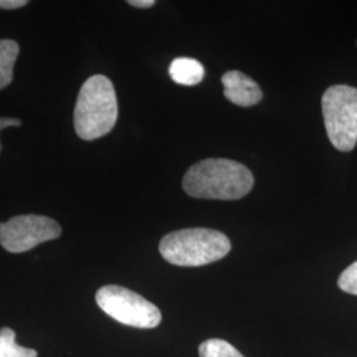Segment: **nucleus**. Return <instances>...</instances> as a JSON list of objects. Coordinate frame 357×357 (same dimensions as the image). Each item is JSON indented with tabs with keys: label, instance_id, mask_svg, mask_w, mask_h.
Returning <instances> with one entry per match:
<instances>
[{
	"label": "nucleus",
	"instance_id": "nucleus-1",
	"mask_svg": "<svg viewBox=\"0 0 357 357\" xmlns=\"http://www.w3.org/2000/svg\"><path fill=\"white\" fill-rule=\"evenodd\" d=\"M253 174L230 159H205L187 171L183 188L192 197L209 200H238L252 191Z\"/></svg>",
	"mask_w": 357,
	"mask_h": 357
},
{
	"label": "nucleus",
	"instance_id": "nucleus-2",
	"mask_svg": "<svg viewBox=\"0 0 357 357\" xmlns=\"http://www.w3.org/2000/svg\"><path fill=\"white\" fill-rule=\"evenodd\" d=\"M118 119V101L113 82L102 75L88 78L77 97L75 128L84 141L107 135Z\"/></svg>",
	"mask_w": 357,
	"mask_h": 357
},
{
	"label": "nucleus",
	"instance_id": "nucleus-3",
	"mask_svg": "<svg viewBox=\"0 0 357 357\" xmlns=\"http://www.w3.org/2000/svg\"><path fill=\"white\" fill-rule=\"evenodd\" d=\"M229 238L215 229L191 228L168 233L159 243V252L167 262L197 268L220 261L230 252Z\"/></svg>",
	"mask_w": 357,
	"mask_h": 357
},
{
	"label": "nucleus",
	"instance_id": "nucleus-4",
	"mask_svg": "<svg viewBox=\"0 0 357 357\" xmlns=\"http://www.w3.org/2000/svg\"><path fill=\"white\" fill-rule=\"evenodd\" d=\"M324 126L333 147L349 153L357 143V89L335 85L321 97Z\"/></svg>",
	"mask_w": 357,
	"mask_h": 357
},
{
	"label": "nucleus",
	"instance_id": "nucleus-5",
	"mask_svg": "<svg viewBox=\"0 0 357 357\" xmlns=\"http://www.w3.org/2000/svg\"><path fill=\"white\" fill-rule=\"evenodd\" d=\"M97 305L110 318L135 328H155L162 321L158 307L126 287L107 284L96 294Z\"/></svg>",
	"mask_w": 357,
	"mask_h": 357
},
{
	"label": "nucleus",
	"instance_id": "nucleus-6",
	"mask_svg": "<svg viewBox=\"0 0 357 357\" xmlns=\"http://www.w3.org/2000/svg\"><path fill=\"white\" fill-rule=\"evenodd\" d=\"M61 233L60 224L51 217L22 215L0 224V245L10 253H24L59 238Z\"/></svg>",
	"mask_w": 357,
	"mask_h": 357
},
{
	"label": "nucleus",
	"instance_id": "nucleus-7",
	"mask_svg": "<svg viewBox=\"0 0 357 357\" xmlns=\"http://www.w3.org/2000/svg\"><path fill=\"white\" fill-rule=\"evenodd\" d=\"M221 82L224 85V96L230 102L243 107H250L261 101L262 90L252 78L238 70L227 72Z\"/></svg>",
	"mask_w": 357,
	"mask_h": 357
},
{
	"label": "nucleus",
	"instance_id": "nucleus-8",
	"mask_svg": "<svg viewBox=\"0 0 357 357\" xmlns=\"http://www.w3.org/2000/svg\"><path fill=\"white\" fill-rule=\"evenodd\" d=\"M205 69L202 63L190 57H178L169 65V76L184 86H193L203 81Z\"/></svg>",
	"mask_w": 357,
	"mask_h": 357
},
{
	"label": "nucleus",
	"instance_id": "nucleus-9",
	"mask_svg": "<svg viewBox=\"0 0 357 357\" xmlns=\"http://www.w3.org/2000/svg\"><path fill=\"white\" fill-rule=\"evenodd\" d=\"M19 52V44L15 40H0V90L7 88L13 82V65Z\"/></svg>",
	"mask_w": 357,
	"mask_h": 357
},
{
	"label": "nucleus",
	"instance_id": "nucleus-10",
	"mask_svg": "<svg viewBox=\"0 0 357 357\" xmlns=\"http://www.w3.org/2000/svg\"><path fill=\"white\" fill-rule=\"evenodd\" d=\"M16 333L13 328L4 327L0 330V357H38V352L24 348L15 342Z\"/></svg>",
	"mask_w": 357,
	"mask_h": 357
},
{
	"label": "nucleus",
	"instance_id": "nucleus-11",
	"mask_svg": "<svg viewBox=\"0 0 357 357\" xmlns=\"http://www.w3.org/2000/svg\"><path fill=\"white\" fill-rule=\"evenodd\" d=\"M200 357H245L243 354L222 339H209L199 347Z\"/></svg>",
	"mask_w": 357,
	"mask_h": 357
},
{
	"label": "nucleus",
	"instance_id": "nucleus-12",
	"mask_svg": "<svg viewBox=\"0 0 357 357\" xmlns=\"http://www.w3.org/2000/svg\"><path fill=\"white\" fill-rule=\"evenodd\" d=\"M337 286L344 293L357 295V261L340 274Z\"/></svg>",
	"mask_w": 357,
	"mask_h": 357
},
{
	"label": "nucleus",
	"instance_id": "nucleus-13",
	"mask_svg": "<svg viewBox=\"0 0 357 357\" xmlns=\"http://www.w3.org/2000/svg\"><path fill=\"white\" fill-rule=\"evenodd\" d=\"M26 4V0H0V10H17Z\"/></svg>",
	"mask_w": 357,
	"mask_h": 357
},
{
	"label": "nucleus",
	"instance_id": "nucleus-14",
	"mask_svg": "<svg viewBox=\"0 0 357 357\" xmlns=\"http://www.w3.org/2000/svg\"><path fill=\"white\" fill-rule=\"evenodd\" d=\"M13 126H22V121L17 118H1L0 116V131L3 128H13Z\"/></svg>",
	"mask_w": 357,
	"mask_h": 357
},
{
	"label": "nucleus",
	"instance_id": "nucleus-15",
	"mask_svg": "<svg viewBox=\"0 0 357 357\" xmlns=\"http://www.w3.org/2000/svg\"><path fill=\"white\" fill-rule=\"evenodd\" d=\"M128 3L137 8H150L155 6L153 0H128Z\"/></svg>",
	"mask_w": 357,
	"mask_h": 357
}]
</instances>
